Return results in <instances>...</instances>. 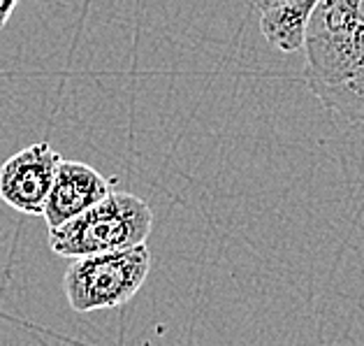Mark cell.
I'll return each instance as SVG.
<instances>
[{
	"mask_svg": "<svg viewBox=\"0 0 364 346\" xmlns=\"http://www.w3.org/2000/svg\"><path fill=\"white\" fill-rule=\"evenodd\" d=\"M60 163L49 142L23 147L0 165V200L26 216H42Z\"/></svg>",
	"mask_w": 364,
	"mask_h": 346,
	"instance_id": "cell-4",
	"label": "cell"
},
{
	"mask_svg": "<svg viewBox=\"0 0 364 346\" xmlns=\"http://www.w3.org/2000/svg\"><path fill=\"white\" fill-rule=\"evenodd\" d=\"M316 3L318 0H297V3H288L274 7L269 12H262L260 28L264 40L277 49L286 51V54L301 49L304 47L309 16L314 12Z\"/></svg>",
	"mask_w": 364,
	"mask_h": 346,
	"instance_id": "cell-6",
	"label": "cell"
},
{
	"mask_svg": "<svg viewBox=\"0 0 364 346\" xmlns=\"http://www.w3.org/2000/svg\"><path fill=\"white\" fill-rule=\"evenodd\" d=\"M154 228L149 202L128 191H114L84 214L49 228V246L56 256L84 258L146 244Z\"/></svg>",
	"mask_w": 364,
	"mask_h": 346,
	"instance_id": "cell-1",
	"label": "cell"
},
{
	"mask_svg": "<svg viewBox=\"0 0 364 346\" xmlns=\"http://www.w3.org/2000/svg\"><path fill=\"white\" fill-rule=\"evenodd\" d=\"M114 191H117L114 177H105L91 165L63 158L56 179L51 184L42 216L49 228H58L84 214L86 209H91Z\"/></svg>",
	"mask_w": 364,
	"mask_h": 346,
	"instance_id": "cell-5",
	"label": "cell"
},
{
	"mask_svg": "<svg viewBox=\"0 0 364 346\" xmlns=\"http://www.w3.org/2000/svg\"><path fill=\"white\" fill-rule=\"evenodd\" d=\"M257 12H269L274 7H281V5H288V3H297V0H248Z\"/></svg>",
	"mask_w": 364,
	"mask_h": 346,
	"instance_id": "cell-8",
	"label": "cell"
},
{
	"mask_svg": "<svg viewBox=\"0 0 364 346\" xmlns=\"http://www.w3.org/2000/svg\"><path fill=\"white\" fill-rule=\"evenodd\" d=\"M16 3H19V0H0V31L10 23V16L14 12Z\"/></svg>",
	"mask_w": 364,
	"mask_h": 346,
	"instance_id": "cell-9",
	"label": "cell"
},
{
	"mask_svg": "<svg viewBox=\"0 0 364 346\" xmlns=\"http://www.w3.org/2000/svg\"><path fill=\"white\" fill-rule=\"evenodd\" d=\"M301 49L311 91L341 77L364 56V0H318Z\"/></svg>",
	"mask_w": 364,
	"mask_h": 346,
	"instance_id": "cell-3",
	"label": "cell"
},
{
	"mask_svg": "<svg viewBox=\"0 0 364 346\" xmlns=\"http://www.w3.org/2000/svg\"><path fill=\"white\" fill-rule=\"evenodd\" d=\"M151 270L146 244L75 258L63 274V293L77 314L123 307L144 286Z\"/></svg>",
	"mask_w": 364,
	"mask_h": 346,
	"instance_id": "cell-2",
	"label": "cell"
},
{
	"mask_svg": "<svg viewBox=\"0 0 364 346\" xmlns=\"http://www.w3.org/2000/svg\"><path fill=\"white\" fill-rule=\"evenodd\" d=\"M311 93L343 119L364 123V56L334 82L318 86Z\"/></svg>",
	"mask_w": 364,
	"mask_h": 346,
	"instance_id": "cell-7",
	"label": "cell"
}]
</instances>
